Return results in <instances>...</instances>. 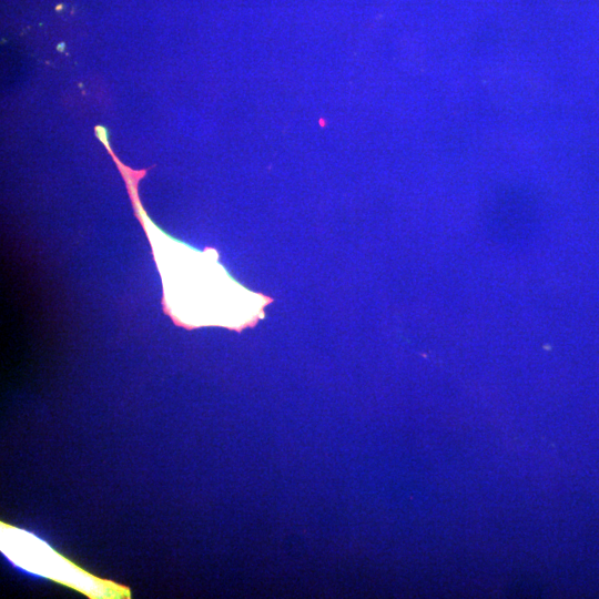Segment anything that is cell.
Masks as SVG:
<instances>
[{"mask_svg": "<svg viewBox=\"0 0 599 599\" xmlns=\"http://www.w3.org/2000/svg\"><path fill=\"white\" fill-rule=\"evenodd\" d=\"M1 549L16 566L77 588L90 597L130 596L128 589L87 573L33 535L4 524L1 525Z\"/></svg>", "mask_w": 599, "mask_h": 599, "instance_id": "6da1fadb", "label": "cell"}]
</instances>
